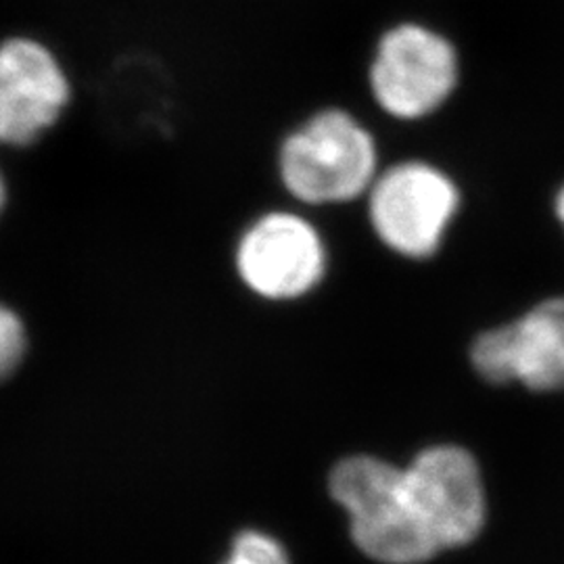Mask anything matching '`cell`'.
Returning <instances> with one entry per match:
<instances>
[{
    "instance_id": "1",
    "label": "cell",
    "mask_w": 564,
    "mask_h": 564,
    "mask_svg": "<svg viewBox=\"0 0 564 564\" xmlns=\"http://www.w3.org/2000/svg\"><path fill=\"white\" fill-rule=\"evenodd\" d=\"M330 494L347 510L351 538L384 564H419L440 547L412 502L405 470L372 456H351L330 473Z\"/></svg>"
},
{
    "instance_id": "2",
    "label": "cell",
    "mask_w": 564,
    "mask_h": 564,
    "mask_svg": "<svg viewBox=\"0 0 564 564\" xmlns=\"http://www.w3.org/2000/svg\"><path fill=\"white\" fill-rule=\"evenodd\" d=\"M279 174L300 202H351L375 182V141L345 111H321L284 139Z\"/></svg>"
},
{
    "instance_id": "3",
    "label": "cell",
    "mask_w": 564,
    "mask_h": 564,
    "mask_svg": "<svg viewBox=\"0 0 564 564\" xmlns=\"http://www.w3.org/2000/svg\"><path fill=\"white\" fill-rule=\"evenodd\" d=\"M458 80L456 51L437 32L403 23L379 42L370 69L375 99L387 113L416 120L435 111Z\"/></svg>"
},
{
    "instance_id": "4",
    "label": "cell",
    "mask_w": 564,
    "mask_h": 564,
    "mask_svg": "<svg viewBox=\"0 0 564 564\" xmlns=\"http://www.w3.org/2000/svg\"><path fill=\"white\" fill-rule=\"evenodd\" d=\"M458 209V188L426 163L393 165L370 191V220L381 241L408 258L437 251Z\"/></svg>"
},
{
    "instance_id": "5",
    "label": "cell",
    "mask_w": 564,
    "mask_h": 564,
    "mask_svg": "<svg viewBox=\"0 0 564 564\" xmlns=\"http://www.w3.org/2000/svg\"><path fill=\"white\" fill-rule=\"evenodd\" d=\"M242 284L268 302H289L323 281L326 251L318 230L291 212H270L245 228L235 251Z\"/></svg>"
},
{
    "instance_id": "6",
    "label": "cell",
    "mask_w": 564,
    "mask_h": 564,
    "mask_svg": "<svg viewBox=\"0 0 564 564\" xmlns=\"http://www.w3.org/2000/svg\"><path fill=\"white\" fill-rule=\"evenodd\" d=\"M403 470L412 502L440 552L479 535L485 523L484 481L466 449L435 445Z\"/></svg>"
},
{
    "instance_id": "7",
    "label": "cell",
    "mask_w": 564,
    "mask_h": 564,
    "mask_svg": "<svg viewBox=\"0 0 564 564\" xmlns=\"http://www.w3.org/2000/svg\"><path fill=\"white\" fill-rule=\"evenodd\" d=\"M72 99L59 59L39 41L0 42V144L23 149L55 128Z\"/></svg>"
},
{
    "instance_id": "8",
    "label": "cell",
    "mask_w": 564,
    "mask_h": 564,
    "mask_svg": "<svg viewBox=\"0 0 564 564\" xmlns=\"http://www.w3.org/2000/svg\"><path fill=\"white\" fill-rule=\"evenodd\" d=\"M470 360L491 383L564 389V297L540 303L523 318L484 333L470 349Z\"/></svg>"
},
{
    "instance_id": "9",
    "label": "cell",
    "mask_w": 564,
    "mask_h": 564,
    "mask_svg": "<svg viewBox=\"0 0 564 564\" xmlns=\"http://www.w3.org/2000/svg\"><path fill=\"white\" fill-rule=\"evenodd\" d=\"M102 88L107 118L123 132L163 134L170 130L174 111L172 88L155 61L141 55L121 59Z\"/></svg>"
},
{
    "instance_id": "10",
    "label": "cell",
    "mask_w": 564,
    "mask_h": 564,
    "mask_svg": "<svg viewBox=\"0 0 564 564\" xmlns=\"http://www.w3.org/2000/svg\"><path fill=\"white\" fill-rule=\"evenodd\" d=\"M28 354V330L20 314L0 302V383H4Z\"/></svg>"
},
{
    "instance_id": "11",
    "label": "cell",
    "mask_w": 564,
    "mask_h": 564,
    "mask_svg": "<svg viewBox=\"0 0 564 564\" xmlns=\"http://www.w3.org/2000/svg\"><path fill=\"white\" fill-rule=\"evenodd\" d=\"M226 564H289V558L274 538L260 531H245L235 540Z\"/></svg>"
},
{
    "instance_id": "12",
    "label": "cell",
    "mask_w": 564,
    "mask_h": 564,
    "mask_svg": "<svg viewBox=\"0 0 564 564\" xmlns=\"http://www.w3.org/2000/svg\"><path fill=\"white\" fill-rule=\"evenodd\" d=\"M4 205H7V182H4L2 174H0V214H2Z\"/></svg>"
},
{
    "instance_id": "13",
    "label": "cell",
    "mask_w": 564,
    "mask_h": 564,
    "mask_svg": "<svg viewBox=\"0 0 564 564\" xmlns=\"http://www.w3.org/2000/svg\"><path fill=\"white\" fill-rule=\"evenodd\" d=\"M556 214H558V218L563 220L564 224V188L561 191V195H558V199H556Z\"/></svg>"
}]
</instances>
